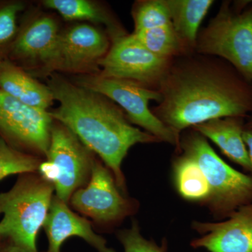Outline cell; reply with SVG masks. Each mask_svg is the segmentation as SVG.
Wrapping results in <instances>:
<instances>
[{
    "instance_id": "cell-1",
    "label": "cell",
    "mask_w": 252,
    "mask_h": 252,
    "mask_svg": "<svg viewBox=\"0 0 252 252\" xmlns=\"http://www.w3.org/2000/svg\"><path fill=\"white\" fill-rule=\"evenodd\" d=\"M152 112L179 137L203 123L252 115V84L224 60L193 52L172 60Z\"/></svg>"
},
{
    "instance_id": "cell-2",
    "label": "cell",
    "mask_w": 252,
    "mask_h": 252,
    "mask_svg": "<svg viewBox=\"0 0 252 252\" xmlns=\"http://www.w3.org/2000/svg\"><path fill=\"white\" fill-rule=\"evenodd\" d=\"M46 85L59 107L50 115L72 131L88 149L101 158L112 172L122 193L126 191L122 171L131 147L137 144L160 143L157 137L132 126L125 113L105 96L54 73Z\"/></svg>"
},
{
    "instance_id": "cell-3",
    "label": "cell",
    "mask_w": 252,
    "mask_h": 252,
    "mask_svg": "<svg viewBox=\"0 0 252 252\" xmlns=\"http://www.w3.org/2000/svg\"><path fill=\"white\" fill-rule=\"evenodd\" d=\"M55 189L37 172L18 175L8 191L0 193V231L3 238L37 252L36 238L45 221Z\"/></svg>"
},
{
    "instance_id": "cell-4",
    "label": "cell",
    "mask_w": 252,
    "mask_h": 252,
    "mask_svg": "<svg viewBox=\"0 0 252 252\" xmlns=\"http://www.w3.org/2000/svg\"><path fill=\"white\" fill-rule=\"evenodd\" d=\"M194 51L224 60L252 84V1H223L199 31Z\"/></svg>"
},
{
    "instance_id": "cell-5",
    "label": "cell",
    "mask_w": 252,
    "mask_h": 252,
    "mask_svg": "<svg viewBox=\"0 0 252 252\" xmlns=\"http://www.w3.org/2000/svg\"><path fill=\"white\" fill-rule=\"evenodd\" d=\"M179 152L193 159L205 174L210 190L205 205L215 218L228 217L252 203V177L230 167L197 131L189 128L181 134Z\"/></svg>"
},
{
    "instance_id": "cell-6",
    "label": "cell",
    "mask_w": 252,
    "mask_h": 252,
    "mask_svg": "<svg viewBox=\"0 0 252 252\" xmlns=\"http://www.w3.org/2000/svg\"><path fill=\"white\" fill-rule=\"evenodd\" d=\"M95 159L72 131L54 120L49 151L37 172L54 185L55 195L69 204L73 194L89 183Z\"/></svg>"
},
{
    "instance_id": "cell-7",
    "label": "cell",
    "mask_w": 252,
    "mask_h": 252,
    "mask_svg": "<svg viewBox=\"0 0 252 252\" xmlns=\"http://www.w3.org/2000/svg\"><path fill=\"white\" fill-rule=\"evenodd\" d=\"M73 82L105 96L123 109L131 124L180 150V137L160 122L149 107L150 101L158 103L161 100L158 91L135 81L102 77L98 74L77 76Z\"/></svg>"
},
{
    "instance_id": "cell-8",
    "label": "cell",
    "mask_w": 252,
    "mask_h": 252,
    "mask_svg": "<svg viewBox=\"0 0 252 252\" xmlns=\"http://www.w3.org/2000/svg\"><path fill=\"white\" fill-rule=\"evenodd\" d=\"M23 15L8 59L34 78L58 73L61 31L49 14L32 11Z\"/></svg>"
},
{
    "instance_id": "cell-9",
    "label": "cell",
    "mask_w": 252,
    "mask_h": 252,
    "mask_svg": "<svg viewBox=\"0 0 252 252\" xmlns=\"http://www.w3.org/2000/svg\"><path fill=\"white\" fill-rule=\"evenodd\" d=\"M69 203L85 218L105 228L132 216L139 207L135 199L122 193L112 172L97 159L89 183L73 194Z\"/></svg>"
},
{
    "instance_id": "cell-10",
    "label": "cell",
    "mask_w": 252,
    "mask_h": 252,
    "mask_svg": "<svg viewBox=\"0 0 252 252\" xmlns=\"http://www.w3.org/2000/svg\"><path fill=\"white\" fill-rule=\"evenodd\" d=\"M54 119L0 89V137L23 153L45 158Z\"/></svg>"
},
{
    "instance_id": "cell-11",
    "label": "cell",
    "mask_w": 252,
    "mask_h": 252,
    "mask_svg": "<svg viewBox=\"0 0 252 252\" xmlns=\"http://www.w3.org/2000/svg\"><path fill=\"white\" fill-rule=\"evenodd\" d=\"M172 60L153 54L132 34H127L112 41L108 53L99 63L98 75L135 81L158 91Z\"/></svg>"
},
{
    "instance_id": "cell-12",
    "label": "cell",
    "mask_w": 252,
    "mask_h": 252,
    "mask_svg": "<svg viewBox=\"0 0 252 252\" xmlns=\"http://www.w3.org/2000/svg\"><path fill=\"white\" fill-rule=\"evenodd\" d=\"M107 32L88 23H78L61 32L58 73L97 75L99 63L110 49Z\"/></svg>"
},
{
    "instance_id": "cell-13",
    "label": "cell",
    "mask_w": 252,
    "mask_h": 252,
    "mask_svg": "<svg viewBox=\"0 0 252 252\" xmlns=\"http://www.w3.org/2000/svg\"><path fill=\"white\" fill-rule=\"evenodd\" d=\"M228 217L223 221L192 222V229L200 236L190 246L210 252H252V203Z\"/></svg>"
},
{
    "instance_id": "cell-14",
    "label": "cell",
    "mask_w": 252,
    "mask_h": 252,
    "mask_svg": "<svg viewBox=\"0 0 252 252\" xmlns=\"http://www.w3.org/2000/svg\"><path fill=\"white\" fill-rule=\"evenodd\" d=\"M43 228L49 242L46 252H61L64 242L74 236L85 240L98 252H116L107 246L105 239L94 233L90 220L73 212L69 204L55 195Z\"/></svg>"
},
{
    "instance_id": "cell-15",
    "label": "cell",
    "mask_w": 252,
    "mask_h": 252,
    "mask_svg": "<svg viewBox=\"0 0 252 252\" xmlns=\"http://www.w3.org/2000/svg\"><path fill=\"white\" fill-rule=\"evenodd\" d=\"M246 118L225 117L214 119L191 127L211 140L232 161L251 171L248 149L243 140Z\"/></svg>"
},
{
    "instance_id": "cell-16",
    "label": "cell",
    "mask_w": 252,
    "mask_h": 252,
    "mask_svg": "<svg viewBox=\"0 0 252 252\" xmlns=\"http://www.w3.org/2000/svg\"><path fill=\"white\" fill-rule=\"evenodd\" d=\"M0 89L20 102L41 110L49 111L54 104L49 86L9 59L0 61Z\"/></svg>"
},
{
    "instance_id": "cell-17",
    "label": "cell",
    "mask_w": 252,
    "mask_h": 252,
    "mask_svg": "<svg viewBox=\"0 0 252 252\" xmlns=\"http://www.w3.org/2000/svg\"><path fill=\"white\" fill-rule=\"evenodd\" d=\"M43 6L54 10L66 21H85L105 26L111 41L127 34L112 11L91 0H44Z\"/></svg>"
},
{
    "instance_id": "cell-18",
    "label": "cell",
    "mask_w": 252,
    "mask_h": 252,
    "mask_svg": "<svg viewBox=\"0 0 252 252\" xmlns=\"http://www.w3.org/2000/svg\"><path fill=\"white\" fill-rule=\"evenodd\" d=\"M172 26L177 35L192 52L200 25L215 1L212 0H166Z\"/></svg>"
},
{
    "instance_id": "cell-19",
    "label": "cell",
    "mask_w": 252,
    "mask_h": 252,
    "mask_svg": "<svg viewBox=\"0 0 252 252\" xmlns=\"http://www.w3.org/2000/svg\"><path fill=\"white\" fill-rule=\"evenodd\" d=\"M172 174L175 188L182 198L202 205L206 204L210 197V187L196 162L180 154L172 164Z\"/></svg>"
},
{
    "instance_id": "cell-20",
    "label": "cell",
    "mask_w": 252,
    "mask_h": 252,
    "mask_svg": "<svg viewBox=\"0 0 252 252\" xmlns=\"http://www.w3.org/2000/svg\"><path fill=\"white\" fill-rule=\"evenodd\" d=\"M132 34L142 45L160 57L173 59L193 53L181 40L172 24L133 32Z\"/></svg>"
},
{
    "instance_id": "cell-21",
    "label": "cell",
    "mask_w": 252,
    "mask_h": 252,
    "mask_svg": "<svg viewBox=\"0 0 252 252\" xmlns=\"http://www.w3.org/2000/svg\"><path fill=\"white\" fill-rule=\"evenodd\" d=\"M132 16L133 32L172 25L166 0H140L134 3Z\"/></svg>"
},
{
    "instance_id": "cell-22",
    "label": "cell",
    "mask_w": 252,
    "mask_h": 252,
    "mask_svg": "<svg viewBox=\"0 0 252 252\" xmlns=\"http://www.w3.org/2000/svg\"><path fill=\"white\" fill-rule=\"evenodd\" d=\"M26 8L19 0H0V61L8 59L18 31V15Z\"/></svg>"
},
{
    "instance_id": "cell-23",
    "label": "cell",
    "mask_w": 252,
    "mask_h": 252,
    "mask_svg": "<svg viewBox=\"0 0 252 252\" xmlns=\"http://www.w3.org/2000/svg\"><path fill=\"white\" fill-rule=\"evenodd\" d=\"M43 160L13 148L0 137V181L11 175L38 172Z\"/></svg>"
},
{
    "instance_id": "cell-24",
    "label": "cell",
    "mask_w": 252,
    "mask_h": 252,
    "mask_svg": "<svg viewBox=\"0 0 252 252\" xmlns=\"http://www.w3.org/2000/svg\"><path fill=\"white\" fill-rule=\"evenodd\" d=\"M117 237L125 252H166L163 247L142 236L138 223L135 220L130 228L121 230Z\"/></svg>"
},
{
    "instance_id": "cell-25",
    "label": "cell",
    "mask_w": 252,
    "mask_h": 252,
    "mask_svg": "<svg viewBox=\"0 0 252 252\" xmlns=\"http://www.w3.org/2000/svg\"><path fill=\"white\" fill-rule=\"evenodd\" d=\"M243 140L247 149H248L250 166H251V171H252V128L245 126L243 131Z\"/></svg>"
},
{
    "instance_id": "cell-26",
    "label": "cell",
    "mask_w": 252,
    "mask_h": 252,
    "mask_svg": "<svg viewBox=\"0 0 252 252\" xmlns=\"http://www.w3.org/2000/svg\"><path fill=\"white\" fill-rule=\"evenodd\" d=\"M0 252H31L25 250L18 245H15L14 243L10 241L9 245L5 246L4 248L0 250Z\"/></svg>"
},
{
    "instance_id": "cell-27",
    "label": "cell",
    "mask_w": 252,
    "mask_h": 252,
    "mask_svg": "<svg viewBox=\"0 0 252 252\" xmlns=\"http://www.w3.org/2000/svg\"><path fill=\"white\" fill-rule=\"evenodd\" d=\"M245 126L250 127V128H252V115L249 117V122L245 124Z\"/></svg>"
},
{
    "instance_id": "cell-28",
    "label": "cell",
    "mask_w": 252,
    "mask_h": 252,
    "mask_svg": "<svg viewBox=\"0 0 252 252\" xmlns=\"http://www.w3.org/2000/svg\"><path fill=\"white\" fill-rule=\"evenodd\" d=\"M2 238V235H1V231H0V241H1V239Z\"/></svg>"
}]
</instances>
